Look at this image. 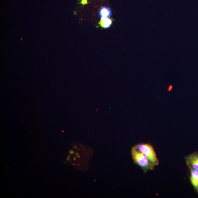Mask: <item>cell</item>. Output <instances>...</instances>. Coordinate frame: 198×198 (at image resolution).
Masks as SVG:
<instances>
[{"label":"cell","mask_w":198,"mask_h":198,"mask_svg":"<svg viewBox=\"0 0 198 198\" xmlns=\"http://www.w3.org/2000/svg\"><path fill=\"white\" fill-rule=\"evenodd\" d=\"M188 166L190 172V180L194 190L198 195V171L194 169L191 166Z\"/></svg>","instance_id":"obj_3"},{"label":"cell","mask_w":198,"mask_h":198,"mask_svg":"<svg viewBox=\"0 0 198 198\" xmlns=\"http://www.w3.org/2000/svg\"><path fill=\"white\" fill-rule=\"evenodd\" d=\"M173 86L172 85H170L167 88V90L168 92H170L171 90L173 89Z\"/></svg>","instance_id":"obj_7"},{"label":"cell","mask_w":198,"mask_h":198,"mask_svg":"<svg viewBox=\"0 0 198 198\" xmlns=\"http://www.w3.org/2000/svg\"><path fill=\"white\" fill-rule=\"evenodd\" d=\"M100 24L103 28H108L111 25L112 21L111 20L108 19H101Z\"/></svg>","instance_id":"obj_6"},{"label":"cell","mask_w":198,"mask_h":198,"mask_svg":"<svg viewBox=\"0 0 198 198\" xmlns=\"http://www.w3.org/2000/svg\"><path fill=\"white\" fill-rule=\"evenodd\" d=\"M134 147L146 155L153 164L155 166L159 165V160L153 148L151 145L148 144H140L136 145Z\"/></svg>","instance_id":"obj_2"},{"label":"cell","mask_w":198,"mask_h":198,"mask_svg":"<svg viewBox=\"0 0 198 198\" xmlns=\"http://www.w3.org/2000/svg\"><path fill=\"white\" fill-rule=\"evenodd\" d=\"M111 9L107 7H102L99 12V16L101 19H109L111 16Z\"/></svg>","instance_id":"obj_5"},{"label":"cell","mask_w":198,"mask_h":198,"mask_svg":"<svg viewBox=\"0 0 198 198\" xmlns=\"http://www.w3.org/2000/svg\"><path fill=\"white\" fill-rule=\"evenodd\" d=\"M186 164L198 171V153L197 151L185 157Z\"/></svg>","instance_id":"obj_4"},{"label":"cell","mask_w":198,"mask_h":198,"mask_svg":"<svg viewBox=\"0 0 198 198\" xmlns=\"http://www.w3.org/2000/svg\"><path fill=\"white\" fill-rule=\"evenodd\" d=\"M132 155L135 164L139 166L145 173L149 170H153L155 169V165L153 164L148 158L134 146L131 150Z\"/></svg>","instance_id":"obj_1"}]
</instances>
